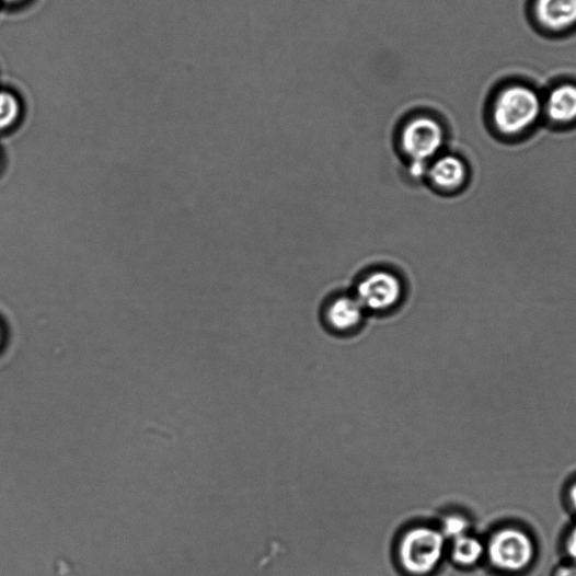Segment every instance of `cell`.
<instances>
[{"mask_svg": "<svg viewBox=\"0 0 576 576\" xmlns=\"http://www.w3.org/2000/svg\"><path fill=\"white\" fill-rule=\"evenodd\" d=\"M555 576H576V565H566L560 567Z\"/></svg>", "mask_w": 576, "mask_h": 576, "instance_id": "cell-14", "label": "cell"}, {"mask_svg": "<svg viewBox=\"0 0 576 576\" xmlns=\"http://www.w3.org/2000/svg\"><path fill=\"white\" fill-rule=\"evenodd\" d=\"M534 11L549 30L562 31L576 24V0H538Z\"/></svg>", "mask_w": 576, "mask_h": 576, "instance_id": "cell-8", "label": "cell"}, {"mask_svg": "<svg viewBox=\"0 0 576 576\" xmlns=\"http://www.w3.org/2000/svg\"><path fill=\"white\" fill-rule=\"evenodd\" d=\"M541 111L537 93L525 87H511L499 94L493 106V125L505 137H518L538 122Z\"/></svg>", "mask_w": 576, "mask_h": 576, "instance_id": "cell-1", "label": "cell"}, {"mask_svg": "<svg viewBox=\"0 0 576 576\" xmlns=\"http://www.w3.org/2000/svg\"><path fill=\"white\" fill-rule=\"evenodd\" d=\"M441 531L416 527L404 533L398 548V562L406 576H430L439 566L445 552Z\"/></svg>", "mask_w": 576, "mask_h": 576, "instance_id": "cell-2", "label": "cell"}, {"mask_svg": "<svg viewBox=\"0 0 576 576\" xmlns=\"http://www.w3.org/2000/svg\"><path fill=\"white\" fill-rule=\"evenodd\" d=\"M365 312L354 295H341L326 303L323 318L334 332L347 334L360 326Z\"/></svg>", "mask_w": 576, "mask_h": 576, "instance_id": "cell-7", "label": "cell"}, {"mask_svg": "<svg viewBox=\"0 0 576 576\" xmlns=\"http://www.w3.org/2000/svg\"><path fill=\"white\" fill-rule=\"evenodd\" d=\"M21 113L19 99L11 92L0 91V131L12 127Z\"/></svg>", "mask_w": 576, "mask_h": 576, "instance_id": "cell-11", "label": "cell"}, {"mask_svg": "<svg viewBox=\"0 0 576 576\" xmlns=\"http://www.w3.org/2000/svg\"><path fill=\"white\" fill-rule=\"evenodd\" d=\"M487 556L499 569L519 572L530 565L534 556V546L525 531L504 528L492 534L487 544Z\"/></svg>", "mask_w": 576, "mask_h": 576, "instance_id": "cell-5", "label": "cell"}, {"mask_svg": "<svg viewBox=\"0 0 576 576\" xmlns=\"http://www.w3.org/2000/svg\"><path fill=\"white\" fill-rule=\"evenodd\" d=\"M568 496L573 507L576 509V482L571 486Z\"/></svg>", "mask_w": 576, "mask_h": 576, "instance_id": "cell-15", "label": "cell"}, {"mask_svg": "<svg viewBox=\"0 0 576 576\" xmlns=\"http://www.w3.org/2000/svg\"><path fill=\"white\" fill-rule=\"evenodd\" d=\"M470 522L460 515H451L445 518L441 533L445 539L456 541L469 533Z\"/></svg>", "mask_w": 576, "mask_h": 576, "instance_id": "cell-12", "label": "cell"}, {"mask_svg": "<svg viewBox=\"0 0 576 576\" xmlns=\"http://www.w3.org/2000/svg\"><path fill=\"white\" fill-rule=\"evenodd\" d=\"M354 296L365 311L385 313L400 306L404 286L396 273L378 268L366 273L358 280Z\"/></svg>", "mask_w": 576, "mask_h": 576, "instance_id": "cell-4", "label": "cell"}, {"mask_svg": "<svg viewBox=\"0 0 576 576\" xmlns=\"http://www.w3.org/2000/svg\"><path fill=\"white\" fill-rule=\"evenodd\" d=\"M546 112L558 125L576 120V87L566 84L555 89L549 96Z\"/></svg>", "mask_w": 576, "mask_h": 576, "instance_id": "cell-9", "label": "cell"}, {"mask_svg": "<svg viewBox=\"0 0 576 576\" xmlns=\"http://www.w3.org/2000/svg\"><path fill=\"white\" fill-rule=\"evenodd\" d=\"M566 551L569 557L576 563V526L571 530L566 540Z\"/></svg>", "mask_w": 576, "mask_h": 576, "instance_id": "cell-13", "label": "cell"}, {"mask_svg": "<svg viewBox=\"0 0 576 576\" xmlns=\"http://www.w3.org/2000/svg\"><path fill=\"white\" fill-rule=\"evenodd\" d=\"M445 138V130L436 118L427 115L416 116L403 126L400 148L411 168L427 169L442 150Z\"/></svg>", "mask_w": 576, "mask_h": 576, "instance_id": "cell-3", "label": "cell"}, {"mask_svg": "<svg viewBox=\"0 0 576 576\" xmlns=\"http://www.w3.org/2000/svg\"><path fill=\"white\" fill-rule=\"evenodd\" d=\"M466 162L457 154H439L426 172L431 187L439 193L454 194L462 191L469 181Z\"/></svg>", "mask_w": 576, "mask_h": 576, "instance_id": "cell-6", "label": "cell"}, {"mask_svg": "<svg viewBox=\"0 0 576 576\" xmlns=\"http://www.w3.org/2000/svg\"><path fill=\"white\" fill-rule=\"evenodd\" d=\"M451 558L462 566H472L476 564L484 554L483 544L475 538L465 534V537L452 541Z\"/></svg>", "mask_w": 576, "mask_h": 576, "instance_id": "cell-10", "label": "cell"}, {"mask_svg": "<svg viewBox=\"0 0 576 576\" xmlns=\"http://www.w3.org/2000/svg\"><path fill=\"white\" fill-rule=\"evenodd\" d=\"M8 3H19L22 2V0H5Z\"/></svg>", "mask_w": 576, "mask_h": 576, "instance_id": "cell-16", "label": "cell"}]
</instances>
